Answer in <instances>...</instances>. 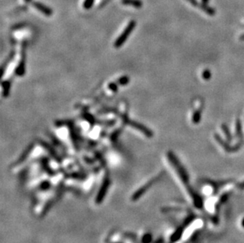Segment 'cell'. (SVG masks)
<instances>
[{"mask_svg": "<svg viewBox=\"0 0 244 243\" xmlns=\"http://www.w3.org/2000/svg\"><path fill=\"white\" fill-rule=\"evenodd\" d=\"M168 157L169 161L172 163V166L174 167V168L176 169V172L178 173L179 177H180L182 182L184 183V185L186 187V189H187L188 193L191 197L194 203L195 206L197 207H201L202 205V201L200 200V198L198 197L197 196V194H195L194 192L193 191V189H191L190 184H189V178H188L187 173L186 172V170L184 169L182 164L179 163V161L178 160V159H176V156L174 155L171 152H169L168 153Z\"/></svg>", "mask_w": 244, "mask_h": 243, "instance_id": "obj_1", "label": "cell"}, {"mask_svg": "<svg viewBox=\"0 0 244 243\" xmlns=\"http://www.w3.org/2000/svg\"><path fill=\"white\" fill-rule=\"evenodd\" d=\"M135 27H136V21H134V20L130 21L124 30L122 31L121 35L119 36L117 39L115 40V43H114V47L115 48H119V47H122L123 44L127 40L128 37L130 36L132 32L134 31Z\"/></svg>", "mask_w": 244, "mask_h": 243, "instance_id": "obj_2", "label": "cell"}, {"mask_svg": "<svg viewBox=\"0 0 244 243\" xmlns=\"http://www.w3.org/2000/svg\"><path fill=\"white\" fill-rule=\"evenodd\" d=\"M122 120H123V122H124L126 124L130 125L132 128H134L135 130L140 131V132L142 133L147 137H152L153 136V132L151 130H149L147 126H146V125H143V124H141V123H138L136 121L130 120V119H129V118H127V115L123 116Z\"/></svg>", "mask_w": 244, "mask_h": 243, "instance_id": "obj_3", "label": "cell"}, {"mask_svg": "<svg viewBox=\"0 0 244 243\" xmlns=\"http://www.w3.org/2000/svg\"><path fill=\"white\" fill-rule=\"evenodd\" d=\"M111 182L109 178L108 177H105V178L103 179V182H102V185H101V188H100V190H99L98 194H97V196H96V202L97 204H101L103 200L105 197L106 194H107V192H108V189L110 186Z\"/></svg>", "mask_w": 244, "mask_h": 243, "instance_id": "obj_4", "label": "cell"}, {"mask_svg": "<svg viewBox=\"0 0 244 243\" xmlns=\"http://www.w3.org/2000/svg\"><path fill=\"white\" fill-rule=\"evenodd\" d=\"M26 45L25 44L22 46V52H21V59L19 62L18 65L15 69V74L18 77H22L25 73V62H26V54H25Z\"/></svg>", "mask_w": 244, "mask_h": 243, "instance_id": "obj_5", "label": "cell"}, {"mask_svg": "<svg viewBox=\"0 0 244 243\" xmlns=\"http://www.w3.org/2000/svg\"><path fill=\"white\" fill-rule=\"evenodd\" d=\"M157 178H156L154 179L150 180V181L149 182H147L146 185H144L143 186H141L138 190H137V191L134 194V195L132 196V201H137L138 199L140 198V197H141L142 196V195H143V194H145L152 186H153V183H155L156 181H157Z\"/></svg>", "mask_w": 244, "mask_h": 243, "instance_id": "obj_6", "label": "cell"}, {"mask_svg": "<svg viewBox=\"0 0 244 243\" xmlns=\"http://www.w3.org/2000/svg\"><path fill=\"white\" fill-rule=\"evenodd\" d=\"M33 5L36 9H38L40 12H41V13H42L44 15H45V16L51 17L52 14H53V10H52L50 7H47L46 5L43 4L41 2H33Z\"/></svg>", "mask_w": 244, "mask_h": 243, "instance_id": "obj_7", "label": "cell"}, {"mask_svg": "<svg viewBox=\"0 0 244 243\" xmlns=\"http://www.w3.org/2000/svg\"><path fill=\"white\" fill-rule=\"evenodd\" d=\"M39 142H40V144H41V145H42V146L44 147V149H46L47 152H49L50 155H51V156H52V157L55 160H57L58 162H60V161H61L60 157L58 156V154H57V152H55V150L53 149V147L51 146L49 144H47V142L44 141H41V140H40Z\"/></svg>", "mask_w": 244, "mask_h": 243, "instance_id": "obj_8", "label": "cell"}, {"mask_svg": "<svg viewBox=\"0 0 244 243\" xmlns=\"http://www.w3.org/2000/svg\"><path fill=\"white\" fill-rule=\"evenodd\" d=\"M187 1L189 2H190L193 6H194V7H199V8L203 9L204 11L206 12L207 14H209V15H213L214 14V12H215L214 11V9L210 8L209 7H207L206 4H205V3L199 4V3H198L196 0H187Z\"/></svg>", "mask_w": 244, "mask_h": 243, "instance_id": "obj_9", "label": "cell"}, {"mask_svg": "<svg viewBox=\"0 0 244 243\" xmlns=\"http://www.w3.org/2000/svg\"><path fill=\"white\" fill-rule=\"evenodd\" d=\"M33 148H34V144H33V143H32V144H30L29 145H28L27 148L25 149V150L23 152V153L20 156V157L18 158V160H17L16 163H21L25 160L26 159H27V157L29 156V154H30V152L33 149Z\"/></svg>", "mask_w": 244, "mask_h": 243, "instance_id": "obj_10", "label": "cell"}, {"mask_svg": "<svg viewBox=\"0 0 244 243\" xmlns=\"http://www.w3.org/2000/svg\"><path fill=\"white\" fill-rule=\"evenodd\" d=\"M69 129L71 130V139H72V142H73L74 145L75 147V149H78V136H77V132H76V130L74 128L73 124H71L69 125Z\"/></svg>", "mask_w": 244, "mask_h": 243, "instance_id": "obj_11", "label": "cell"}, {"mask_svg": "<svg viewBox=\"0 0 244 243\" xmlns=\"http://www.w3.org/2000/svg\"><path fill=\"white\" fill-rule=\"evenodd\" d=\"M123 5H127V6H133L135 8H141L143 5V2H141V0H121Z\"/></svg>", "mask_w": 244, "mask_h": 243, "instance_id": "obj_12", "label": "cell"}, {"mask_svg": "<svg viewBox=\"0 0 244 243\" xmlns=\"http://www.w3.org/2000/svg\"><path fill=\"white\" fill-rule=\"evenodd\" d=\"M2 95L3 97H7L9 94L10 88H11V83L8 80L3 81L2 82Z\"/></svg>", "mask_w": 244, "mask_h": 243, "instance_id": "obj_13", "label": "cell"}, {"mask_svg": "<svg viewBox=\"0 0 244 243\" xmlns=\"http://www.w3.org/2000/svg\"><path fill=\"white\" fill-rule=\"evenodd\" d=\"M14 54H15V53H14V52H11V54H9V56L7 57V60L3 62V64L2 65V68H1V70H2V76H3V74H4V72H5V69H6V66H8V64L10 62V61H11L12 59H14Z\"/></svg>", "mask_w": 244, "mask_h": 243, "instance_id": "obj_14", "label": "cell"}, {"mask_svg": "<svg viewBox=\"0 0 244 243\" xmlns=\"http://www.w3.org/2000/svg\"><path fill=\"white\" fill-rule=\"evenodd\" d=\"M83 117H84V119H85L88 123L91 124V125H94V124L96 123V119L94 118V116L93 115H91L90 113H89V112H84V113L83 114Z\"/></svg>", "mask_w": 244, "mask_h": 243, "instance_id": "obj_15", "label": "cell"}, {"mask_svg": "<svg viewBox=\"0 0 244 243\" xmlns=\"http://www.w3.org/2000/svg\"><path fill=\"white\" fill-rule=\"evenodd\" d=\"M130 81V78L128 76H122L117 80V83L120 85H127Z\"/></svg>", "mask_w": 244, "mask_h": 243, "instance_id": "obj_16", "label": "cell"}, {"mask_svg": "<svg viewBox=\"0 0 244 243\" xmlns=\"http://www.w3.org/2000/svg\"><path fill=\"white\" fill-rule=\"evenodd\" d=\"M95 0H84L83 3V7L84 9H90L94 4Z\"/></svg>", "mask_w": 244, "mask_h": 243, "instance_id": "obj_17", "label": "cell"}, {"mask_svg": "<svg viewBox=\"0 0 244 243\" xmlns=\"http://www.w3.org/2000/svg\"><path fill=\"white\" fill-rule=\"evenodd\" d=\"M152 239H153V237H152V235L150 234H144V236L142 237V239H141V242L150 243L152 242Z\"/></svg>", "mask_w": 244, "mask_h": 243, "instance_id": "obj_18", "label": "cell"}, {"mask_svg": "<svg viewBox=\"0 0 244 243\" xmlns=\"http://www.w3.org/2000/svg\"><path fill=\"white\" fill-rule=\"evenodd\" d=\"M117 82H111L109 85H108V88L112 91L114 92H116L118 91V84H116Z\"/></svg>", "mask_w": 244, "mask_h": 243, "instance_id": "obj_19", "label": "cell"}, {"mask_svg": "<svg viewBox=\"0 0 244 243\" xmlns=\"http://www.w3.org/2000/svg\"><path fill=\"white\" fill-rule=\"evenodd\" d=\"M50 186H51V184H50L49 182H47V181H45V182H43L41 184H40V188L42 189H47L48 188L50 187Z\"/></svg>", "mask_w": 244, "mask_h": 243, "instance_id": "obj_20", "label": "cell"}, {"mask_svg": "<svg viewBox=\"0 0 244 243\" xmlns=\"http://www.w3.org/2000/svg\"><path fill=\"white\" fill-rule=\"evenodd\" d=\"M202 2H203V3H205V4H206L207 2H209V0H202Z\"/></svg>", "mask_w": 244, "mask_h": 243, "instance_id": "obj_21", "label": "cell"}, {"mask_svg": "<svg viewBox=\"0 0 244 243\" xmlns=\"http://www.w3.org/2000/svg\"><path fill=\"white\" fill-rule=\"evenodd\" d=\"M30 1H31V0H24V2H29Z\"/></svg>", "mask_w": 244, "mask_h": 243, "instance_id": "obj_22", "label": "cell"}]
</instances>
